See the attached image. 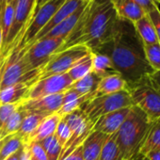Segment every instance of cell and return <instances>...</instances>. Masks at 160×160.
I'll return each mask as SVG.
<instances>
[{
	"instance_id": "obj_1",
	"label": "cell",
	"mask_w": 160,
	"mask_h": 160,
	"mask_svg": "<svg viewBox=\"0 0 160 160\" xmlns=\"http://www.w3.org/2000/svg\"><path fill=\"white\" fill-rule=\"evenodd\" d=\"M119 22L120 17L111 0H92L57 52L75 45H85L92 52H97L112 40Z\"/></svg>"
},
{
	"instance_id": "obj_2",
	"label": "cell",
	"mask_w": 160,
	"mask_h": 160,
	"mask_svg": "<svg viewBox=\"0 0 160 160\" xmlns=\"http://www.w3.org/2000/svg\"><path fill=\"white\" fill-rule=\"evenodd\" d=\"M97 52L110 58L115 71L127 83V89L142 77L153 73L145 56L144 44L134 24L127 20L120 18L114 37Z\"/></svg>"
},
{
	"instance_id": "obj_3",
	"label": "cell",
	"mask_w": 160,
	"mask_h": 160,
	"mask_svg": "<svg viewBox=\"0 0 160 160\" xmlns=\"http://www.w3.org/2000/svg\"><path fill=\"white\" fill-rule=\"evenodd\" d=\"M150 125L146 115L133 106L125 121L115 133L121 160H135L139 154Z\"/></svg>"
},
{
	"instance_id": "obj_4",
	"label": "cell",
	"mask_w": 160,
	"mask_h": 160,
	"mask_svg": "<svg viewBox=\"0 0 160 160\" xmlns=\"http://www.w3.org/2000/svg\"><path fill=\"white\" fill-rule=\"evenodd\" d=\"M41 69L33 70L24 58V49L14 48L0 62V91L18 83L32 84Z\"/></svg>"
},
{
	"instance_id": "obj_5",
	"label": "cell",
	"mask_w": 160,
	"mask_h": 160,
	"mask_svg": "<svg viewBox=\"0 0 160 160\" xmlns=\"http://www.w3.org/2000/svg\"><path fill=\"white\" fill-rule=\"evenodd\" d=\"M133 106L138 108L152 123L160 121V89L151 75H146L128 87Z\"/></svg>"
},
{
	"instance_id": "obj_6",
	"label": "cell",
	"mask_w": 160,
	"mask_h": 160,
	"mask_svg": "<svg viewBox=\"0 0 160 160\" xmlns=\"http://www.w3.org/2000/svg\"><path fill=\"white\" fill-rule=\"evenodd\" d=\"M36 6L37 0H17L12 26L0 50V62L19 44L25 30L35 13Z\"/></svg>"
},
{
	"instance_id": "obj_7",
	"label": "cell",
	"mask_w": 160,
	"mask_h": 160,
	"mask_svg": "<svg viewBox=\"0 0 160 160\" xmlns=\"http://www.w3.org/2000/svg\"><path fill=\"white\" fill-rule=\"evenodd\" d=\"M91 53L92 51L85 45H75L55 53L41 68L37 80L56 74L67 73L77 62Z\"/></svg>"
},
{
	"instance_id": "obj_8",
	"label": "cell",
	"mask_w": 160,
	"mask_h": 160,
	"mask_svg": "<svg viewBox=\"0 0 160 160\" xmlns=\"http://www.w3.org/2000/svg\"><path fill=\"white\" fill-rule=\"evenodd\" d=\"M131 107H133V102L130 93L128 90H124L117 93L94 97L85 103L81 109L84 111L87 117L92 122H94L101 116L121 108Z\"/></svg>"
},
{
	"instance_id": "obj_9",
	"label": "cell",
	"mask_w": 160,
	"mask_h": 160,
	"mask_svg": "<svg viewBox=\"0 0 160 160\" xmlns=\"http://www.w3.org/2000/svg\"><path fill=\"white\" fill-rule=\"evenodd\" d=\"M62 120L70 127L72 136L61 149L58 160H63L77 147L82 145L86 138L92 133L94 123L87 117L81 108L75 109L72 112L63 116Z\"/></svg>"
},
{
	"instance_id": "obj_10",
	"label": "cell",
	"mask_w": 160,
	"mask_h": 160,
	"mask_svg": "<svg viewBox=\"0 0 160 160\" xmlns=\"http://www.w3.org/2000/svg\"><path fill=\"white\" fill-rule=\"evenodd\" d=\"M64 39H41L24 47V58L33 70L41 69L62 45ZM22 49V48H21Z\"/></svg>"
},
{
	"instance_id": "obj_11",
	"label": "cell",
	"mask_w": 160,
	"mask_h": 160,
	"mask_svg": "<svg viewBox=\"0 0 160 160\" xmlns=\"http://www.w3.org/2000/svg\"><path fill=\"white\" fill-rule=\"evenodd\" d=\"M65 1L66 0H50L37 10L27 29L25 30L19 44L15 48L21 49L29 45Z\"/></svg>"
},
{
	"instance_id": "obj_12",
	"label": "cell",
	"mask_w": 160,
	"mask_h": 160,
	"mask_svg": "<svg viewBox=\"0 0 160 160\" xmlns=\"http://www.w3.org/2000/svg\"><path fill=\"white\" fill-rule=\"evenodd\" d=\"M72 83L73 81L68 73L56 74L39 79L30 85L26 99H36L52 94L65 92Z\"/></svg>"
},
{
	"instance_id": "obj_13",
	"label": "cell",
	"mask_w": 160,
	"mask_h": 160,
	"mask_svg": "<svg viewBox=\"0 0 160 160\" xmlns=\"http://www.w3.org/2000/svg\"><path fill=\"white\" fill-rule=\"evenodd\" d=\"M64 92L52 94L36 99H26L21 103V108L27 113L43 115L45 117L57 113L63 103Z\"/></svg>"
},
{
	"instance_id": "obj_14",
	"label": "cell",
	"mask_w": 160,
	"mask_h": 160,
	"mask_svg": "<svg viewBox=\"0 0 160 160\" xmlns=\"http://www.w3.org/2000/svg\"><path fill=\"white\" fill-rule=\"evenodd\" d=\"M131 108H121L111 113L101 116L94 122L92 131H98L108 136L115 134L125 121Z\"/></svg>"
},
{
	"instance_id": "obj_15",
	"label": "cell",
	"mask_w": 160,
	"mask_h": 160,
	"mask_svg": "<svg viewBox=\"0 0 160 160\" xmlns=\"http://www.w3.org/2000/svg\"><path fill=\"white\" fill-rule=\"evenodd\" d=\"M84 3H87V2H83L82 0H66V1L63 3V5L56 12V13L51 18V20L47 23V25L35 37V39L33 40L32 42H34L40 40V39H42L46 33H48L56 26H58L59 23H61L62 21H64L70 15H72L80 6L83 5Z\"/></svg>"
},
{
	"instance_id": "obj_16",
	"label": "cell",
	"mask_w": 160,
	"mask_h": 160,
	"mask_svg": "<svg viewBox=\"0 0 160 160\" xmlns=\"http://www.w3.org/2000/svg\"><path fill=\"white\" fill-rule=\"evenodd\" d=\"M109 136L98 131H92L82 143L84 160H99L102 149Z\"/></svg>"
},
{
	"instance_id": "obj_17",
	"label": "cell",
	"mask_w": 160,
	"mask_h": 160,
	"mask_svg": "<svg viewBox=\"0 0 160 160\" xmlns=\"http://www.w3.org/2000/svg\"><path fill=\"white\" fill-rule=\"evenodd\" d=\"M61 116L58 113L49 115L45 117L42 122L39 124V126L35 129V131L29 135L28 139L25 143H30V142H40L42 139L55 135L57 126L58 122L61 120Z\"/></svg>"
},
{
	"instance_id": "obj_18",
	"label": "cell",
	"mask_w": 160,
	"mask_h": 160,
	"mask_svg": "<svg viewBox=\"0 0 160 160\" xmlns=\"http://www.w3.org/2000/svg\"><path fill=\"white\" fill-rule=\"evenodd\" d=\"M112 4L121 19L135 23L146 13L134 0H111Z\"/></svg>"
},
{
	"instance_id": "obj_19",
	"label": "cell",
	"mask_w": 160,
	"mask_h": 160,
	"mask_svg": "<svg viewBox=\"0 0 160 160\" xmlns=\"http://www.w3.org/2000/svg\"><path fill=\"white\" fill-rule=\"evenodd\" d=\"M87 3H84L80 6L72 15H70L68 18H66L64 21L59 23L58 26H56L53 29H51L48 33H46L42 39H51V38H62L66 39L67 36L72 31L74 28L76 23L78 22L80 15H81L84 8L86 7ZM41 40V39H40Z\"/></svg>"
},
{
	"instance_id": "obj_20",
	"label": "cell",
	"mask_w": 160,
	"mask_h": 160,
	"mask_svg": "<svg viewBox=\"0 0 160 160\" xmlns=\"http://www.w3.org/2000/svg\"><path fill=\"white\" fill-rule=\"evenodd\" d=\"M127 90V83L118 72L108 74L101 78L96 90V97L117 93L122 91Z\"/></svg>"
},
{
	"instance_id": "obj_21",
	"label": "cell",
	"mask_w": 160,
	"mask_h": 160,
	"mask_svg": "<svg viewBox=\"0 0 160 160\" xmlns=\"http://www.w3.org/2000/svg\"><path fill=\"white\" fill-rule=\"evenodd\" d=\"M30 84L18 83L0 91V105L18 104L23 102L28 93Z\"/></svg>"
},
{
	"instance_id": "obj_22",
	"label": "cell",
	"mask_w": 160,
	"mask_h": 160,
	"mask_svg": "<svg viewBox=\"0 0 160 160\" xmlns=\"http://www.w3.org/2000/svg\"><path fill=\"white\" fill-rule=\"evenodd\" d=\"M135 29L144 45H150L158 42L154 27L148 14L134 23Z\"/></svg>"
},
{
	"instance_id": "obj_23",
	"label": "cell",
	"mask_w": 160,
	"mask_h": 160,
	"mask_svg": "<svg viewBox=\"0 0 160 160\" xmlns=\"http://www.w3.org/2000/svg\"><path fill=\"white\" fill-rule=\"evenodd\" d=\"M101 77L93 72H91L84 77L74 81L69 89L76 92L79 95H86L96 92Z\"/></svg>"
},
{
	"instance_id": "obj_24",
	"label": "cell",
	"mask_w": 160,
	"mask_h": 160,
	"mask_svg": "<svg viewBox=\"0 0 160 160\" xmlns=\"http://www.w3.org/2000/svg\"><path fill=\"white\" fill-rule=\"evenodd\" d=\"M160 150V121L152 122L147 132L139 154L145 155L149 152Z\"/></svg>"
},
{
	"instance_id": "obj_25",
	"label": "cell",
	"mask_w": 160,
	"mask_h": 160,
	"mask_svg": "<svg viewBox=\"0 0 160 160\" xmlns=\"http://www.w3.org/2000/svg\"><path fill=\"white\" fill-rule=\"evenodd\" d=\"M92 71L99 77L103 78L108 74L116 73L113 64L110 58L102 53L99 52H92Z\"/></svg>"
},
{
	"instance_id": "obj_26",
	"label": "cell",
	"mask_w": 160,
	"mask_h": 160,
	"mask_svg": "<svg viewBox=\"0 0 160 160\" xmlns=\"http://www.w3.org/2000/svg\"><path fill=\"white\" fill-rule=\"evenodd\" d=\"M27 114L28 113L21 108L20 105V108L12 114V116L8 119V121L3 125V127L0 129V138H1V139L8 136L16 134Z\"/></svg>"
},
{
	"instance_id": "obj_27",
	"label": "cell",
	"mask_w": 160,
	"mask_h": 160,
	"mask_svg": "<svg viewBox=\"0 0 160 160\" xmlns=\"http://www.w3.org/2000/svg\"><path fill=\"white\" fill-rule=\"evenodd\" d=\"M44 118H45V116L40 115V114H34V113L27 114V116L25 117V119L22 122V124H21L18 132L16 133L22 138L24 143L26 142V140L28 139L29 135H31L35 131V129L39 126V124L42 122V121Z\"/></svg>"
},
{
	"instance_id": "obj_28",
	"label": "cell",
	"mask_w": 160,
	"mask_h": 160,
	"mask_svg": "<svg viewBox=\"0 0 160 160\" xmlns=\"http://www.w3.org/2000/svg\"><path fill=\"white\" fill-rule=\"evenodd\" d=\"M22 138L13 134L0 140V160H5L23 146Z\"/></svg>"
},
{
	"instance_id": "obj_29",
	"label": "cell",
	"mask_w": 160,
	"mask_h": 160,
	"mask_svg": "<svg viewBox=\"0 0 160 160\" xmlns=\"http://www.w3.org/2000/svg\"><path fill=\"white\" fill-rule=\"evenodd\" d=\"M16 4H17V0H10V1L8 3H6L3 7L1 17H0V22H1V28H2V34H3V43H4L6 38L10 32V29L12 26L14 14H15Z\"/></svg>"
},
{
	"instance_id": "obj_30",
	"label": "cell",
	"mask_w": 160,
	"mask_h": 160,
	"mask_svg": "<svg viewBox=\"0 0 160 160\" xmlns=\"http://www.w3.org/2000/svg\"><path fill=\"white\" fill-rule=\"evenodd\" d=\"M92 71V56L91 53L90 55L82 58L79 62H77L67 73L74 82L76 80L87 75Z\"/></svg>"
},
{
	"instance_id": "obj_31",
	"label": "cell",
	"mask_w": 160,
	"mask_h": 160,
	"mask_svg": "<svg viewBox=\"0 0 160 160\" xmlns=\"http://www.w3.org/2000/svg\"><path fill=\"white\" fill-rule=\"evenodd\" d=\"M40 143L44 149L48 160H58L62 147L58 141L55 135L42 139V141H40Z\"/></svg>"
},
{
	"instance_id": "obj_32",
	"label": "cell",
	"mask_w": 160,
	"mask_h": 160,
	"mask_svg": "<svg viewBox=\"0 0 160 160\" xmlns=\"http://www.w3.org/2000/svg\"><path fill=\"white\" fill-rule=\"evenodd\" d=\"M96 97V92H92V93H89V94H86V95H82L80 97H77L68 103H65L62 105V107L60 108V109L57 112L58 114H59L61 117L62 116H65L69 113H71L72 111L75 110V109H78V108H81L82 106L87 103L88 101L92 100V98Z\"/></svg>"
},
{
	"instance_id": "obj_33",
	"label": "cell",
	"mask_w": 160,
	"mask_h": 160,
	"mask_svg": "<svg viewBox=\"0 0 160 160\" xmlns=\"http://www.w3.org/2000/svg\"><path fill=\"white\" fill-rule=\"evenodd\" d=\"M99 160H121L119 149L116 143L115 134L108 137L102 149Z\"/></svg>"
},
{
	"instance_id": "obj_34",
	"label": "cell",
	"mask_w": 160,
	"mask_h": 160,
	"mask_svg": "<svg viewBox=\"0 0 160 160\" xmlns=\"http://www.w3.org/2000/svg\"><path fill=\"white\" fill-rule=\"evenodd\" d=\"M144 52L147 61L153 72L160 71V44L158 42L144 45Z\"/></svg>"
},
{
	"instance_id": "obj_35",
	"label": "cell",
	"mask_w": 160,
	"mask_h": 160,
	"mask_svg": "<svg viewBox=\"0 0 160 160\" xmlns=\"http://www.w3.org/2000/svg\"><path fill=\"white\" fill-rule=\"evenodd\" d=\"M55 136L58 139V141L59 142V144L61 145V147L63 148V146L67 143V141L70 139L71 136H72V132L70 127L68 126V124L62 120H60V122H58L56 132H55Z\"/></svg>"
},
{
	"instance_id": "obj_36",
	"label": "cell",
	"mask_w": 160,
	"mask_h": 160,
	"mask_svg": "<svg viewBox=\"0 0 160 160\" xmlns=\"http://www.w3.org/2000/svg\"><path fill=\"white\" fill-rule=\"evenodd\" d=\"M21 103L0 105V129L3 127V125L8 121V119L12 116V114L20 108Z\"/></svg>"
},
{
	"instance_id": "obj_37",
	"label": "cell",
	"mask_w": 160,
	"mask_h": 160,
	"mask_svg": "<svg viewBox=\"0 0 160 160\" xmlns=\"http://www.w3.org/2000/svg\"><path fill=\"white\" fill-rule=\"evenodd\" d=\"M25 144L28 145L30 155L35 160H48L46 153L44 152V149L42 148L40 142H30V143H25Z\"/></svg>"
},
{
	"instance_id": "obj_38",
	"label": "cell",
	"mask_w": 160,
	"mask_h": 160,
	"mask_svg": "<svg viewBox=\"0 0 160 160\" xmlns=\"http://www.w3.org/2000/svg\"><path fill=\"white\" fill-rule=\"evenodd\" d=\"M153 27L155 29V33H156V37L158 40V43L160 44V11L157 8H155L154 10H152L151 12L148 13Z\"/></svg>"
},
{
	"instance_id": "obj_39",
	"label": "cell",
	"mask_w": 160,
	"mask_h": 160,
	"mask_svg": "<svg viewBox=\"0 0 160 160\" xmlns=\"http://www.w3.org/2000/svg\"><path fill=\"white\" fill-rule=\"evenodd\" d=\"M134 1L144 11L146 14H148L152 10L157 8V4L153 0H134Z\"/></svg>"
},
{
	"instance_id": "obj_40",
	"label": "cell",
	"mask_w": 160,
	"mask_h": 160,
	"mask_svg": "<svg viewBox=\"0 0 160 160\" xmlns=\"http://www.w3.org/2000/svg\"><path fill=\"white\" fill-rule=\"evenodd\" d=\"M63 160H84L83 152H82V145L77 147L69 155H67Z\"/></svg>"
},
{
	"instance_id": "obj_41",
	"label": "cell",
	"mask_w": 160,
	"mask_h": 160,
	"mask_svg": "<svg viewBox=\"0 0 160 160\" xmlns=\"http://www.w3.org/2000/svg\"><path fill=\"white\" fill-rule=\"evenodd\" d=\"M23 152H24V144H23V146L20 149H18L14 153H12L11 156H9L5 160H22Z\"/></svg>"
},
{
	"instance_id": "obj_42",
	"label": "cell",
	"mask_w": 160,
	"mask_h": 160,
	"mask_svg": "<svg viewBox=\"0 0 160 160\" xmlns=\"http://www.w3.org/2000/svg\"><path fill=\"white\" fill-rule=\"evenodd\" d=\"M144 156H146L148 158V160H160V150L149 152Z\"/></svg>"
},
{
	"instance_id": "obj_43",
	"label": "cell",
	"mask_w": 160,
	"mask_h": 160,
	"mask_svg": "<svg viewBox=\"0 0 160 160\" xmlns=\"http://www.w3.org/2000/svg\"><path fill=\"white\" fill-rule=\"evenodd\" d=\"M151 77H152V79L154 81V83H155V84L159 87V89H160V71L152 73V74H151Z\"/></svg>"
},
{
	"instance_id": "obj_44",
	"label": "cell",
	"mask_w": 160,
	"mask_h": 160,
	"mask_svg": "<svg viewBox=\"0 0 160 160\" xmlns=\"http://www.w3.org/2000/svg\"><path fill=\"white\" fill-rule=\"evenodd\" d=\"M50 0H37V6H36V10H35V12L37 10H39L42 6H43L45 3H47Z\"/></svg>"
},
{
	"instance_id": "obj_45",
	"label": "cell",
	"mask_w": 160,
	"mask_h": 160,
	"mask_svg": "<svg viewBox=\"0 0 160 160\" xmlns=\"http://www.w3.org/2000/svg\"><path fill=\"white\" fill-rule=\"evenodd\" d=\"M3 44V34H2V28H1V22H0V49Z\"/></svg>"
},
{
	"instance_id": "obj_46",
	"label": "cell",
	"mask_w": 160,
	"mask_h": 160,
	"mask_svg": "<svg viewBox=\"0 0 160 160\" xmlns=\"http://www.w3.org/2000/svg\"><path fill=\"white\" fill-rule=\"evenodd\" d=\"M135 160H148V158H147L146 156L142 155V154H138V155L135 158Z\"/></svg>"
},
{
	"instance_id": "obj_47",
	"label": "cell",
	"mask_w": 160,
	"mask_h": 160,
	"mask_svg": "<svg viewBox=\"0 0 160 160\" xmlns=\"http://www.w3.org/2000/svg\"><path fill=\"white\" fill-rule=\"evenodd\" d=\"M2 10H3V4L0 0V17H1V13H2Z\"/></svg>"
},
{
	"instance_id": "obj_48",
	"label": "cell",
	"mask_w": 160,
	"mask_h": 160,
	"mask_svg": "<svg viewBox=\"0 0 160 160\" xmlns=\"http://www.w3.org/2000/svg\"><path fill=\"white\" fill-rule=\"evenodd\" d=\"M153 1H154L156 4H160V0H153Z\"/></svg>"
},
{
	"instance_id": "obj_49",
	"label": "cell",
	"mask_w": 160,
	"mask_h": 160,
	"mask_svg": "<svg viewBox=\"0 0 160 160\" xmlns=\"http://www.w3.org/2000/svg\"><path fill=\"white\" fill-rule=\"evenodd\" d=\"M82 1H83V2H87V3H88V2L92 1V0H82Z\"/></svg>"
},
{
	"instance_id": "obj_50",
	"label": "cell",
	"mask_w": 160,
	"mask_h": 160,
	"mask_svg": "<svg viewBox=\"0 0 160 160\" xmlns=\"http://www.w3.org/2000/svg\"><path fill=\"white\" fill-rule=\"evenodd\" d=\"M29 160H35V159H34L33 157H31V155H30V159H29Z\"/></svg>"
},
{
	"instance_id": "obj_51",
	"label": "cell",
	"mask_w": 160,
	"mask_h": 160,
	"mask_svg": "<svg viewBox=\"0 0 160 160\" xmlns=\"http://www.w3.org/2000/svg\"><path fill=\"white\" fill-rule=\"evenodd\" d=\"M0 140H1V138H0Z\"/></svg>"
}]
</instances>
